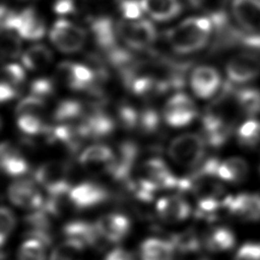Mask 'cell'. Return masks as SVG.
<instances>
[{
	"label": "cell",
	"mask_w": 260,
	"mask_h": 260,
	"mask_svg": "<svg viewBox=\"0 0 260 260\" xmlns=\"http://www.w3.org/2000/svg\"><path fill=\"white\" fill-rule=\"evenodd\" d=\"M212 30V22L209 17H189L169 29L167 40L177 53H192L205 47Z\"/></svg>",
	"instance_id": "obj_1"
},
{
	"label": "cell",
	"mask_w": 260,
	"mask_h": 260,
	"mask_svg": "<svg viewBox=\"0 0 260 260\" xmlns=\"http://www.w3.org/2000/svg\"><path fill=\"white\" fill-rule=\"evenodd\" d=\"M232 15L240 29L242 45L260 50V0H233Z\"/></svg>",
	"instance_id": "obj_2"
},
{
	"label": "cell",
	"mask_w": 260,
	"mask_h": 260,
	"mask_svg": "<svg viewBox=\"0 0 260 260\" xmlns=\"http://www.w3.org/2000/svg\"><path fill=\"white\" fill-rule=\"evenodd\" d=\"M205 143L204 137L198 134H182L171 141L168 153L176 164L182 167L197 168L203 161Z\"/></svg>",
	"instance_id": "obj_3"
},
{
	"label": "cell",
	"mask_w": 260,
	"mask_h": 260,
	"mask_svg": "<svg viewBox=\"0 0 260 260\" xmlns=\"http://www.w3.org/2000/svg\"><path fill=\"white\" fill-rule=\"evenodd\" d=\"M116 28L118 37L135 50L147 48L156 38L155 27L147 19H123L117 23Z\"/></svg>",
	"instance_id": "obj_4"
},
{
	"label": "cell",
	"mask_w": 260,
	"mask_h": 260,
	"mask_svg": "<svg viewBox=\"0 0 260 260\" xmlns=\"http://www.w3.org/2000/svg\"><path fill=\"white\" fill-rule=\"evenodd\" d=\"M35 178L51 196L68 194L72 188L68 182V166L63 161L43 164L37 169Z\"/></svg>",
	"instance_id": "obj_5"
},
{
	"label": "cell",
	"mask_w": 260,
	"mask_h": 260,
	"mask_svg": "<svg viewBox=\"0 0 260 260\" xmlns=\"http://www.w3.org/2000/svg\"><path fill=\"white\" fill-rule=\"evenodd\" d=\"M50 38L60 51L73 53L83 47L86 41V32L83 28L66 19H59L52 26Z\"/></svg>",
	"instance_id": "obj_6"
},
{
	"label": "cell",
	"mask_w": 260,
	"mask_h": 260,
	"mask_svg": "<svg viewBox=\"0 0 260 260\" xmlns=\"http://www.w3.org/2000/svg\"><path fill=\"white\" fill-rule=\"evenodd\" d=\"M225 71L233 83L252 81L260 75V56L253 52L239 53L229 60Z\"/></svg>",
	"instance_id": "obj_7"
},
{
	"label": "cell",
	"mask_w": 260,
	"mask_h": 260,
	"mask_svg": "<svg viewBox=\"0 0 260 260\" xmlns=\"http://www.w3.org/2000/svg\"><path fill=\"white\" fill-rule=\"evenodd\" d=\"M64 240L72 242L79 247L100 248L106 242L98 231L95 223L86 220H71L66 222L62 228Z\"/></svg>",
	"instance_id": "obj_8"
},
{
	"label": "cell",
	"mask_w": 260,
	"mask_h": 260,
	"mask_svg": "<svg viewBox=\"0 0 260 260\" xmlns=\"http://www.w3.org/2000/svg\"><path fill=\"white\" fill-rule=\"evenodd\" d=\"M197 115L192 100L184 93H176L169 99L164 108V119L172 127H183L190 124Z\"/></svg>",
	"instance_id": "obj_9"
},
{
	"label": "cell",
	"mask_w": 260,
	"mask_h": 260,
	"mask_svg": "<svg viewBox=\"0 0 260 260\" xmlns=\"http://www.w3.org/2000/svg\"><path fill=\"white\" fill-rule=\"evenodd\" d=\"M223 207L230 214L241 220L249 222L260 220V194L240 193L226 196Z\"/></svg>",
	"instance_id": "obj_10"
},
{
	"label": "cell",
	"mask_w": 260,
	"mask_h": 260,
	"mask_svg": "<svg viewBox=\"0 0 260 260\" xmlns=\"http://www.w3.org/2000/svg\"><path fill=\"white\" fill-rule=\"evenodd\" d=\"M69 201L74 209H88L95 207L110 198L108 190L95 183L84 182L72 187L68 193Z\"/></svg>",
	"instance_id": "obj_11"
},
{
	"label": "cell",
	"mask_w": 260,
	"mask_h": 260,
	"mask_svg": "<svg viewBox=\"0 0 260 260\" xmlns=\"http://www.w3.org/2000/svg\"><path fill=\"white\" fill-rule=\"evenodd\" d=\"M76 128L82 138H102L110 135L115 123L111 117L99 108H93L79 120Z\"/></svg>",
	"instance_id": "obj_12"
},
{
	"label": "cell",
	"mask_w": 260,
	"mask_h": 260,
	"mask_svg": "<svg viewBox=\"0 0 260 260\" xmlns=\"http://www.w3.org/2000/svg\"><path fill=\"white\" fill-rule=\"evenodd\" d=\"M58 77L71 89L83 90L89 89L95 79L96 75L89 67L72 62H63L57 69Z\"/></svg>",
	"instance_id": "obj_13"
},
{
	"label": "cell",
	"mask_w": 260,
	"mask_h": 260,
	"mask_svg": "<svg viewBox=\"0 0 260 260\" xmlns=\"http://www.w3.org/2000/svg\"><path fill=\"white\" fill-rule=\"evenodd\" d=\"M10 201L21 208L36 210L44 206L43 195L31 180H18L8 188Z\"/></svg>",
	"instance_id": "obj_14"
},
{
	"label": "cell",
	"mask_w": 260,
	"mask_h": 260,
	"mask_svg": "<svg viewBox=\"0 0 260 260\" xmlns=\"http://www.w3.org/2000/svg\"><path fill=\"white\" fill-rule=\"evenodd\" d=\"M102 238L109 243H119L130 233L131 221L122 213H108L101 216L95 222Z\"/></svg>",
	"instance_id": "obj_15"
},
{
	"label": "cell",
	"mask_w": 260,
	"mask_h": 260,
	"mask_svg": "<svg viewBox=\"0 0 260 260\" xmlns=\"http://www.w3.org/2000/svg\"><path fill=\"white\" fill-rule=\"evenodd\" d=\"M115 158V152L106 145H91L83 150L79 156L81 166L91 173L110 174Z\"/></svg>",
	"instance_id": "obj_16"
},
{
	"label": "cell",
	"mask_w": 260,
	"mask_h": 260,
	"mask_svg": "<svg viewBox=\"0 0 260 260\" xmlns=\"http://www.w3.org/2000/svg\"><path fill=\"white\" fill-rule=\"evenodd\" d=\"M193 92L201 99L213 95L220 87V76L217 70L211 66L196 67L190 78Z\"/></svg>",
	"instance_id": "obj_17"
},
{
	"label": "cell",
	"mask_w": 260,
	"mask_h": 260,
	"mask_svg": "<svg viewBox=\"0 0 260 260\" xmlns=\"http://www.w3.org/2000/svg\"><path fill=\"white\" fill-rule=\"evenodd\" d=\"M138 155L137 145L131 141L123 142L115 153L110 175L117 181L128 183L129 177Z\"/></svg>",
	"instance_id": "obj_18"
},
{
	"label": "cell",
	"mask_w": 260,
	"mask_h": 260,
	"mask_svg": "<svg viewBox=\"0 0 260 260\" xmlns=\"http://www.w3.org/2000/svg\"><path fill=\"white\" fill-rule=\"evenodd\" d=\"M156 212L166 222L175 223L185 220L191 213L188 202L178 195L166 196L156 203Z\"/></svg>",
	"instance_id": "obj_19"
},
{
	"label": "cell",
	"mask_w": 260,
	"mask_h": 260,
	"mask_svg": "<svg viewBox=\"0 0 260 260\" xmlns=\"http://www.w3.org/2000/svg\"><path fill=\"white\" fill-rule=\"evenodd\" d=\"M176 254L171 240L151 237L145 239L139 247L141 260H173Z\"/></svg>",
	"instance_id": "obj_20"
},
{
	"label": "cell",
	"mask_w": 260,
	"mask_h": 260,
	"mask_svg": "<svg viewBox=\"0 0 260 260\" xmlns=\"http://www.w3.org/2000/svg\"><path fill=\"white\" fill-rule=\"evenodd\" d=\"M89 27L96 45L106 53L118 47L117 28H114L113 21L107 16H101L90 20Z\"/></svg>",
	"instance_id": "obj_21"
},
{
	"label": "cell",
	"mask_w": 260,
	"mask_h": 260,
	"mask_svg": "<svg viewBox=\"0 0 260 260\" xmlns=\"http://www.w3.org/2000/svg\"><path fill=\"white\" fill-rule=\"evenodd\" d=\"M203 247L214 253L226 252L236 245V236L226 226H216L211 229L203 237Z\"/></svg>",
	"instance_id": "obj_22"
},
{
	"label": "cell",
	"mask_w": 260,
	"mask_h": 260,
	"mask_svg": "<svg viewBox=\"0 0 260 260\" xmlns=\"http://www.w3.org/2000/svg\"><path fill=\"white\" fill-rule=\"evenodd\" d=\"M140 3L143 11L158 21L172 19L182 10L179 0H140Z\"/></svg>",
	"instance_id": "obj_23"
},
{
	"label": "cell",
	"mask_w": 260,
	"mask_h": 260,
	"mask_svg": "<svg viewBox=\"0 0 260 260\" xmlns=\"http://www.w3.org/2000/svg\"><path fill=\"white\" fill-rule=\"evenodd\" d=\"M46 31L43 20L32 8H26L19 13V26L17 35L27 40H39Z\"/></svg>",
	"instance_id": "obj_24"
},
{
	"label": "cell",
	"mask_w": 260,
	"mask_h": 260,
	"mask_svg": "<svg viewBox=\"0 0 260 260\" xmlns=\"http://www.w3.org/2000/svg\"><path fill=\"white\" fill-rule=\"evenodd\" d=\"M1 167L2 170L9 176H21L28 170L26 160L20 155L15 147L8 142H3L1 145Z\"/></svg>",
	"instance_id": "obj_25"
},
{
	"label": "cell",
	"mask_w": 260,
	"mask_h": 260,
	"mask_svg": "<svg viewBox=\"0 0 260 260\" xmlns=\"http://www.w3.org/2000/svg\"><path fill=\"white\" fill-rule=\"evenodd\" d=\"M249 173L247 161L241 157H230L220 161L217 168V178L231 183H240Z\"/></svg>",
	"instance_id": "obj_26"
},
{
	"label": "cell",
	"mask_w": 260,
	"mask_h": 260,
	"mask_svg": "<svg viewBox=\"0 0 260 260\" xmlns=\"http://www.w3.org/2000/svg\"><path fill=\"white\" fill-rule=\"evenodd\" d=\"M53 61L51 50L44 45L29 47L21 55L23 66L29 70H42L48 67Z\"/></svg>",
	"instance_id": "obj_27"
},
{
	"label": "cell",
	"mask_w": 260,
	"mask_h": 260,
	"mask_svg": "<svg viewBox=\"0 0 260 260\" xmlns=\"http://www.w3.org/2000/svg\"><path fill=\"white\" fill-rule=\"evenodd\" d=\"M170 240L175 247L176 253L180 254L195 253L203 246V240L194 230H186L174 234L170 236Z\"/></svg>",
	"instance_id": "obj_28"
},
{
	"label": "cell",
	"mask_w": 260,
	"mask_h": 260,
	"mask_svg": "<svg viewBox=\"0 0 260 260\" xmlns=\"http://www.w3.org/2000/svg\"><path fill=\"white\" fill-rule=\"evenodd\" d=\"M85 113V109L80 102L75 100H64L57 105L53 117L57 122H70L73 120H80Z\"/></svg>",
	"instance_id": "obj_29"
},
{
	"label": "cell",
	"mask_w": 260,
	"mask_h": 260,
	"mask_svg": "<svg viewBox=\"0 0 260 260\" xmlns=\"http://www.w3.org/2000/svg\"><path fill=\"white\" fill-rule=\"evenodd\" d=\"M237 99L243 114L255 116L260 113V89L253 87L238 88Z\"/></svg>",
	"instance_id": "obj_30"
},
{
	"label": "cell",
	"mask_w": 260,
	"mask_h": 260,
	"mask_svg": "<svg viewBox=\"0 0 260 260\" xmlns=\"http://www.w3.org/2000/svg\"><path fill=\"white\" fill-rule=\"evenodd\" d=\"M237 137L243 146L254 147L260 143V121L249 119L237 131Z\"/></svg>",
	"instance_id": "obj_31"
},
{
	"label": "cell",
	"mask_w": 260,
	"mask_h": 260,
	"mask_svg": "<svg viewBox=\"0 0 260 260\" xmlns=\"http://www.w3.org/2000/svg\"><path fill=\"white\" fill-rule=\"evenodd\" d=\"M46 245L34 238H25L18 250V260H47Z\"/></svg>",
	"instance_id": "obj_32"
},
{
	"label": "cell",
	"mask_w": 260,
	"mask_h": 260,
	"mask_svg": "<svg viewBox=\"0 0 260 260\" xmlns=\"http://www.w3.org/2000/svg\"><path fill=\"white\" fill-rule=\"evenodd\" d=\"M85 249L64 240L51 253L50 260H81V253Z\"/></svg>",
	"instance_id": "obj_33"
},
{
	"label": "cell",
	"mask_w": 260,
	"mask_h": 260,
	"mask_svg": "<svg viewBox=\"0 0 260 260\" xmlns=\"http://www.w3.org/2000/svg\"><path fill=\"white\" fill-rule=\"evenodd\" d=\"M19 36L10 30L1 29V54L3 58H15L20 54L21 43Z\"/></svg>",
	"instance_id": "obj_34"
},
{
	"label": "cell",
	"mask_w": 260,
	"mask_h": 260,
	"mask_svg": "<svg viewBox=\"0 0 260 260\" xmlns=\"http://www.w3.org/2000/svg\"><path fill=\"white\" fill-rule=\"evenodd\" d=\"M46 108V103L42 98L36 95H29L24 98L16 107V114L22 115H35L42 113Z\"/></svg>",
	"instance_id": "obj_35"
},
{
	"label": "cell",
	"mask_w": 260,
	"mask_h": 260,
	"mask_svg": "<svg viewBox=\"0 0 260 260\" xmlns=\"http://www.w3.org/2000/svg\"><path fill=\"white\" fill-rule=\"evenodd\" d=\"M18 128L25 134L36 135L41 132L46 131L47 126H45L42 120L35 115H22L18 117L17 120Z\"/></svg>",
	"instance_id": "obj_36"
},
{
	"label": "cell",
	"mask_w": 260,
	"mask_h": 260,
	"mask_svg": "<svg viewBox=\"0 0 260 260\" xmlns=\"http://www.w3.org/2000/svg\"><path fill=\"white\" fill-rule=\"evenodd\" d=\"M15 226V216L14 213L5 206H2L0 212V241L1 245L5 243L7 238L12 233Z\"/></svg>",
	"instance_id": "obj_37"
},
{
	"label": "cell",
	"mask_w": 260,
	"mask_h": 260,
	"mask_svg": "<svg viewBox=\"0 0 260 260\" xmlns=\"http://www.w3.org/2000/svg\"><path fill=\"white\" fill-rule=\"evenodd\" d=\"M25 77V73L24 70L21 66H19L18 64H7L4 66L3 68V80L4 82L17 87L19 86Z\"/></svg>",
	"instance_id": "obj_38"
},
{
	"label": "cell",
	"mask_w": 260,
	"mask_h": 260,
	"mask_svg": "<svg viewBox=\"0 0 260 260\" xmlns=\"http://www.w3.org/2000/svg\"><path fill=\"white\" fill-rule=\"evenodd\" d=\"M159 125V117L152 109H145L139 114L138 127L144 133L154 132Z\"/></svg>",
	"instance_id": "obj_39"
},
{
	"label": "cell",
	"mask_w": 260,
	"mask_h": 260,
	"mask_svg": "<svg viewBox=\"0 0 260 260\" xmlns=\"http://www.w3.org/2000/svg\"><path fill=\"white\" fill-rule=\"evenodd\" d=\"M118 118L124 128L133 129L138 126L139 113L134 108L123 105L118 111Z\"/></svg>",
	"instance_id": "obj_40"
},
{
	"label": "cell",
	"mask_w": 260,
	"mask_h": 260,
	"mask_svg": "<svg viewBox=\"0 0 260 260\" xmlns=\"http://www.w3.org/2000/svg\"><path fill=\"white\" fill-rule=\"evenodd\" d=\"M234 260H260V243L247 242L236 252Z\"/></svg>",
	"instance_id": "obj_41"
},
{
	"label": "cell",
	"mask_w": 260,
	"mask_h": 260,
	"mask_svg": "<svg viewBox=\"0 0 260 260\" xmlns=\"http://www.w3.org/2000/svg\"><path fill=\"white\" fill-rule=\"evenodd\" d=\"M120 11L124 19H138L143 11L140 1L138 0H121L119 3Z\"/></svg>",
	"instance_id": "obj_42"
},
{
	"label": "cell",
	"mask_w": 260,
	"mask_h": 260,
	"mask_svg": "<svg viewBox=\"0 0 260 260\" xmlns=\"http://www.w3.org/2000/svg\"><path fill=\"white\" fill-rule=\"evenodd\" d=\"M29 90L31 95H36L39 98L49 96L54 92V83L51 79L43 77L35 79L29 86Z\"/></svg>",
	"instance_id": "obj_43"
},
{
	"label": "cell",
	"mask_w": 260,
	"mask_h": 260,
	"mask_svg": "<svg viewBox=\"0 0 260 260\" xmlns=\"http://www.w3.org/2000/svg\"><path fill=\"white\" fill-rule=\"evenodd\" d=\"M53 10L58 14H67L74 10L73 0H56Z\"/></svg>",
	"instance_id": "obj_44"
},
{
	"label": "cell",
	"mask_w": 260,
	"mask_h": 260,
	"mask_svg": "<svg viewBox=\"0 0 260 260\" xmlns=\"http://www.w3.org/2000/svg\"><path fill=\"white\" fill-rule=\"evenodd\" d=\"M17 95L16 87L2 81L0 85V100L2 103L6 101H10Z\"/></svg>",
	"instance_id": "obj_45"
},
{
	"label": "cell",
	"mask_w": 260,
	"mask_h": 260,
	"mask_svg": "<svg viewBox=\"0 0 260 260\" xmlns=\"http://www.w3.org/2000/svg\"><path fill=\"white\" fill-rule=\"evenodd\" d=\"M104 260H134L133 255L122 248H116L112 250Z\"/></svg>",
	"instance_id": "obj_46"
},
{
	"label": "cell",
	"mask_w": 260,
	"mask_h": 260,
	"mask_svg": "<svg viewBox=\"0 0 260 260\" xmlns=\"http://www.w3.org/2000/svg\"><path fill=\"white\" fill-rule=\"evenodd\" d=\"M189 2V4L192 7H200L202 4H204L206 2V0H187Z\"/></svg>",
	"instance_id": "obj_47"
}]
</instances>
